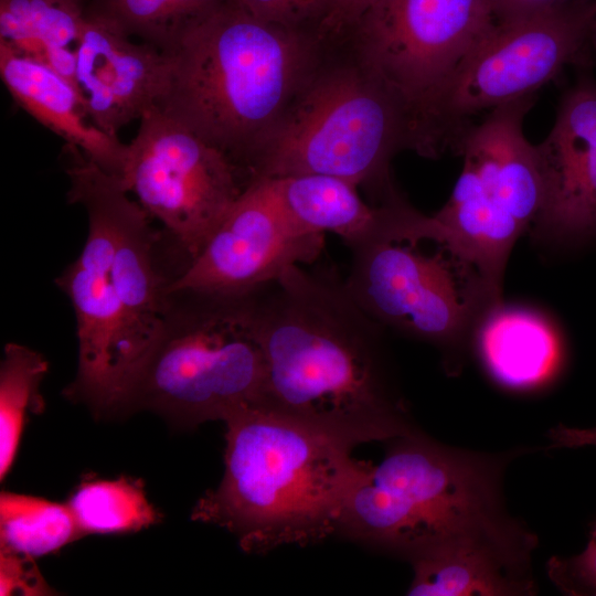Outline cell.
<instances>
[{"label":"cell","mask_w":596,"mask_h":596,"mask_svg":"<svg viewBox=\"0 0 596 596\" xmlns=\"http://www.w3.org/2000/svg\"><path fill=\"white\" fill-rule=\"evenodd\" d=\"M265 381L259 406L347 447L417 429L383 331L329 270L286 267L248 296Z\"/></svg>","instance_id":"cell-1"},{"label":"cell","mask_w":596,"mask_h":596,"mask_svg":"<svg viewBox=\"0 0 596 596\" xmlns=\"http://www.w3.org/2000/svg\"><path fill=\"white\" fill-rule=\"evenodd\" d=\"M327 40L318 31L264 21L240 0H223L180 25L160 49L168 81L158 108L244 170Z\"/></svg>","instance_id":"cell-2"},{"label":"cell","mask_w":596,"mask_h":596,"mask_svg":"<svg viewBox=\"0 0 596 596\" xmlns=\"http://www.w3.org/2000/svg\"><path fill=\"white\" fill-rule=\"evenodd\" d=\"M225 424L223 478L200 498L192 520L226 529L254 554L337 534L345 500L369 462L262 406Z\"/></svg>","instance_id":"cell-3"},{"label":"cell","mask_w":596,"mask_h":596,"mask_svg":"<svg viewBox=\"0 0 596 596\" xmlns=\"http://www.w3.org/2000/svg\"><path fill=\"white\" fill-rule=\"evenodd\" d=\"M433 158L414 111L360 56L348 36L323 53L245 164L249 178L329 174L368 188L379 204L398 194L391 159Z\"/></svg>","instance_id":"cell-4"},{"label":"cell","mask_w":596,"mask_h":596,"mask_svg":"<svg viewBox=\"0 0 596 596\" xmlns=\"http://www.w3.org/2000/svg\"><path fill=\"white\" fill-rule=\"evenodd\" d=\"M510 459L450 447L419 429L394 438L349 493L337 534L411 562L510 517L502 499Z\"/></svg>","instance_id":"cell-5"},{"label":"cell","mask_w":596,"mask_h":596,"mask_svg":"<svg viewBox=\"0 0 596 596\" xmlns=\"http://www.w3.org/2000/svg\"><path fill=\"white\" fill-rule=\"evenodd\" d=\"M393 207L383 235L351 249L344 286L384 329L456 348L502 302V286L435 216L402 198Z\"/></svg>","instance_id":"cell-6"},{"label":"cell","mask_w":596,"mask_h":596,"mask_svg":"<svg viewBox=\"0 0 596 596\" xmlns=\"http://www.w3.org/2000/svg\"><path fill=\"white\" fill-rule=\"evenodd\" d=\"M155 339L110 411L145 408L187 426L259 406L265 365L248 296L171 292Z\"/></svg>","instance_id":"cell-7"},{"label":"cell","mask_w":596,"mask_h":596,"mask_svg":"<svg viewBox=\"0 0 596 596\" xmlns=\"http://www.w3.org/2000/svg\"><path fill=\"white\" fill-rule=\"evenodd\" d=\"M497 21L491 0H373L345 36L440 150L439 106Z\"/></svg>","instance_id":"cell-8"},{"label":"cell","mask_w":596,"mask_h":596,"mask_svg":"<svg viewBox=\"0 0 596 596\" xmlns=\"http://www.w3.org/2000/svg\"><path fill=\"white\" fill-rule=\"evenodd\" d=\"M596 64V0H556L499 19L459 72L436 118L444 149H456L470 116L533 95L567 66Z\"/></svg>","instance_id":"cell-9"},{"label":"cell","mask_w":596,"mask_h":596,"mask_svg":"<svg viewBox=\"0 0 596 596\" xmlns=\"http://www.w3.org/2000/svg\"><path fill=\"white\" fill-rule=\"evenodd\" d=\"M188 258L202 251L248 178L223 150L159 108L143 115L120 174Z\"/></svg>","instance_id":"cell-10"},{"label":"cell","mask_w":596,"mask_h":596,"mask_svg":"<svg viewBox=\"0 0 596 596\" xmlns=\"http://www.w3.org/2000/svg\"><path fill=\"white\" fill-rule=\"evenodd\" d=\"M68 180V202L86 210L88 234L79 256L55 280L74 308L78 339L77 375L65 394L96 412H109L141 350L110 273L114 236L107 173L81 163L70 170Z\"/></svg>","instance_id":"cell-11"},{"label":"cell","mask_w":596,"mask_h":596,"mask_svg":"<svg viewBox=\"0 0 596 596\" xmlns=\"http://www.w3.org/2000/svg\"><path fill=\"white\" fill-rule=\"evenodd\" d=\"M323 235H302L288 222L273 180L252 177L202 251L169 281L168 292L246 297L290 265L309 264Z\"/></svg>","instance_id":"cell-12"},{"label":"cell","mask_w":596,"mask_h":596,"mask_svg":"<svg viewBox=\"0 0 596 596\" xmlns=\"http://www.w3.org/2000/svg\"><path fill=\"white\" fill-rule=\"evenodd\" d=\"M534 102L533 94L502 104L467 127L456 149L462 170L448 200L464 216L517 236L535 223L543 204L535 147L522 128Z\"/></svg>","instance_id":"cell-13"},{"label":"cell","mask_w":596,"mask_h":596,"mask_svg":"<svg viewBox=\"0 0 596 596\" xmlns=\"http://www.w3.org/2000/svg\"><path fill=\"white\" fill-rule=\"evenodd\" d=\"M547 137L534 145L543 181L536 232L562 242L596 235V79L577 71Z\"/></svg>","instance_id":"cell-14"},{"label":"cell","mask_w":596,"mask_h":596,"mask_svg":"<svg viewBox=\"0 0 596 596\" xmlns=\"http://www.w3.org/2000/svg\"><path fill=\"white\" fill-rule=\"evenodd\" d=\"M75 78L88 116L110 136L158 108L168 81V61L157 46L127 35L88 13L75 49Z\"/></svg>","instance_id":"cell-15"},{"label":"cell","mask_w":596,"mask_h":596,"mask_svg":"<svg viewBox=\"0 0 596 596\" xmlns=\"http://www.w3.org/2000/svg\"><path fill=\"white\" fill-rule=\"evenodd\" d=\"M536 536L509 517L443 542L409 563L411 596H530L536 594Z\"/></svg>","instance_id":"cell-16"},{"label":"cell","mask_w":596,"mask_h":596,"mask_svg":"<svg viewBox=\"0 0 596 596\" xmlns=\"http://www.w3.org/2000/svg\"><path fill=\"white\" fill-rule=\"evenodd\" d=\"M0 76L12 98L30 116L104 171L120 178L127 143L94 125L75 84L3 41Z\"/></svg>","instance_id":"cell-17"},{"label":"cell","mask_w":596,"mask_h":596,"mask_svg":"<svg viewBox=\"0 0 596 596\" xmlns=\"http://www.w3.org/2000/svg\"><path fill=\"white\" fill-rule=\"evenodd\" d=\"M471 339L488 375L512 391L545 385L562 364L563 349L555 328L526 307L500 302L482 317Z\"/></svg>","instance_id":"cell-18"},{"label":"cell","mask_w":596,"mask_h":596,"mask_svg":"<svg viewBox=\"0 0 596 596\" xmlns=\"http://www.w3.org/2000/svg\"><path fill=\"white\" fill-rule=\"evenodd\" d=\"M280 206L302 235L340 236L350 249L371 243L385 231L387 202L369 205L354 183L329 174L301 173L270 178Z\"/></svg>","instance_id":"cell-19"},{"label":"cell","mask_w":596,"mask_h":596,"mask_svg":"<svg viewBox=\"0 0 596 596\" xmlns=\"http://www.w3.org/2000/svg\"><path fill=\"white\" fill-rule=\"evenodd\" d=\"M84 20L82 0H0V41L76 85L75 49Z\"/></svg>","instance_id":"cell-20"},{"label":"cell","mask_w":596,"mask_h":596,"mask_svg":"<svg viewBox=\"0 0 596 596\" xmlns=\"http://www.w3.org/2000/svg\"><path fill=\"white\" fill-rule=\"evenodd\" d=\"M66 503L84 535L136 532L160 520L142 482L131 477L85 479Z\"/></svg>","instance_id":"cell-21"},{"label":"cell","mask_w":596,"mask_h":596,"mask_svg":"<svg viewBox=\"0 0 596 596\" xmlns=\"http://www.w3.org/2000/svg\"><path fill=\"white\" fill-rule=\"evenodd\" d=\"M84 536L67 503L3 491L0 496V547L43 556Z\"/></svg>","instance_id":"cell-22"},{"label":"cell","mask_w":596,"mask_h":596,"mask_svg":"<svg viewBox=\"0 0 596 596\" xmlns=\"http://www.w3.org/2000/svg\"><path fill=\"white\" fill-rule=\"evenodd\" d=\"M47 371L41 353L19 343L6 344L0 366L1 480L14 462L26 415L44 408L40 386Z\"/></svg>","instance_id":"cell-23"},{"label":"cell","mask_w":596,"mask_h":596,"mask_svg":"<svg viewBox=\"0 0 596 596\" xmlns=\"http://www.w3.org/2000/svg\"><path fill=\"white\" fill-rule=\"evenodd\" d=\"M223 0H89L88 13L110 22L127 35L161 49L189 19Z\"/></svg>","instance_id":"cell-24"},{"label":"cell","mask_w":596,"mask_h":596,"mask_svg":"<svg viewBox=\"0 0 596 596\" xmlns=\"http://www.w3.org/2000/svg\"><path fill=\"white\" fill-rule=\"evenodd\" d=\"M255 17L287 28L318 31L331 11L333 0H240Z\"/></svg>","instance_id":"cell-25"},{"label":"cell","mask_w":596,"mask_h":596,"mask_svg":"<svg viewBox=\"0 0 596 596\" xmlns=\"http://www.w3.org/2000/svg\"><path fill=\"white\" fill-rule=\"evenodd\" d=\"M547 575L565 595L596 596V525L583 552L549 560Z\"/></svg>","instance_id":"cell-26"},{"label":"cell","mask_w":596,"mask_h":596,"mask_svg":"<svg viewBox=\"0 0 596 596\" xmlns=\"http://www.w3.org/2000/svg\"><path fill=\"white\" fill-rule=\"evenodd\" d=\"M34 557L0 547V595H52Z\"/></svg>","instance_id":"cell-27"},{"label":"cell","mask_w":596,"mask_h":596,"mask_svg":"<svg viewBox=\"0 0 596 596\" xmlns=\"http://www.w3.org/2000/svg\"><path fill=\"white\" fill-rule=\"evenodd\" d=\"M550 448L596 447V426L590 428L557 425L549 430Z\"/></svg>","instance_id":"cell-28"},{"label":"cell","mask_w":596,"mask_h":596,"mask_svg":"<svg viewBox=\"0 0 596 596\" xmlns=\"http://www.w3.org/2000/svg\"><path fill=\"white\" fill-rule=\"evenodd\" d=\"M554 1L556 0H491L498 20L523 14Z\"/></svg>","instance_id":"cell-29"},{"label":"cell","mask_w":596,"mask_h":596,"mask_svg":"<svg viewBox=\"0 0 596 596\" xmlns=\"http://www.w3.org/2000/svg\"><path fill=\"white\" fill-rule=\"evenodd\" d=\"M372 1L373 0H351L340 20L337 36L347 34L354 26Z\"/></svg>","instance_id":"cell-30"}]
</instances>
